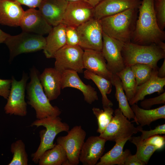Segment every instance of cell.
Segmentation results:
<instances>
[{"label": "cell", "instance_id": "cell-1", "mask_svg": "<svg viewBox=\"0 0 165 165\" xmlns=\"http://www.w3.org/2000/svg\"><path fill=\"white\" fill-rule=\"evenodd\" d=\"M154 0H142L131 42L140 45L156 44L165 49V32L159 28L154 8Z\"/></svg>", "mask_w": 165, "mask_h": 165}, {"label": "cell", "instance_id": "cell-2", "mask_svg": "<svg viewBox=\"0 0 165 165\" xmlns=\"http://www.w3.org/2000/svg\"><path fill=\"white\" fill-rule=\"evenodd\" d=\"M138 9L130 8L99 20L103 32L124 43L131 42L138 16Z\"/></svg>", "mask_w": 165, "mask_h": 165}, {"label": "cell", "instance_id": "cell-3", "mask_svg": "<svg viewBox=\"0 0 165 165\" xmlns=\"http://www.w3.org/2000/svg\"><path fill=\"white\" fill-rule=\"evenodd\" d=\"M39 75L35 66L31 69L30 81L26 87L27 103L34 109L37 119L58 116L61 112L57 106L50 104L40 82Z\"/></svg>", "mask_w": 165, "mask_h": 165}, {"label": "cell", "instance_id": "cell-4", "mask_svg": "<svg viewBox=\"0 0 165 165\" xmlns=\"http://www.w3.org/2000/svg\"><path fill=\"white\" fill-rule=\"evenodd\" d=\"M121 53L125 67L143 64L158 68V62L165 58V49L154 44L143 45L131 42L125 43Z\"/></svg>", "mask_w": 165, "mask_h": 165}, {"label": "cell", "instance_id": "cell-5", "mask_svg": "<svg viewBox=\"0 0 165 165\" xmlns=\"http://www.w3.org/2000/svg\"><path fill=\"white\" fill-rule=\"evenodd\" d=\"M31 126L37 127L43 126L46 128L40 131V145L36 152L31 155L32 161L35 164L38 163L39 158L45 151L54 146L53 141L57 135L62 132H68L69 129V125L62 122L59 116L37 119L31 123Z\"/></svg>", "mask_w": 165, "mask_h": 165}, {"label": "cell", "instance_id": "cell-6", "mask_svg": "<svg viewBox=\"0 0 165 165\" xmlns=\"http://www.w3.org/2000/svg\"><path fill=\"white\" fill-rule=\"evenodd\" d=\"M4 43L9 49V61L20 54L43 50L46 39L43 35L23 31L15 35H9Z\"/></svg>", "mask_w": 165, "mask_h": 165}, {"label": "cell", "instance_id": "cell-7", "mask_svg": "<svg viewBox=\"0 0 165 165\" xmlns=\"http://www.w3.org/2000/svg\"><path fill=\"white\" fill-rule=\"evenodd\" d=\"M114 113L111 121L99 136L106 141L116 142L130 138L139 132L142 127L140 126L135 127L119 108L116 109Z\"/></svg>", "mask_w": 165, "mask_h": 165}, {"label": "cell", "instance_id": "cell-8", "mask_svg": "<svg viewBox=\"0 0 165 165\" xmlns=\"http://www.w3.org/2000/svg\"><path fill=\"white\" fill-rule=\"evenodd\" d=\"M29 77L23 72L21 79L17 81L13 76L10 93L4 107L5 113L10 115L21 117L27 113V104L25 100V90Z\"/></svg>", "mask_w": 165, "mask_h": 165}, {"label": "cell", "instance_id": "cell-9", "mask_svg": "<svg viewBox=\"0 0 165 165\" xmlns=\"http://www.w3.org/2000/svg\"><path fill=\"white\" fill-rule=\"evenodd\" d=\"M84 50L79 46L65 45L55 54L54 68L61 73L64 71L72 70L78 73L83 72Z\"/></svg>", "mask_w": 165, "mask_h": 165}, {"label": "cell", "instance_id": "cell-10", "mask_svg": "<svg viewBox=\"0 0 165 165\" xmlns=\"http://www.w3.org/2000/svg\"><path fill=\"white\" fill-rule=\"evenodd\" d=\"M67 132V135L57 138V143L64 150L70 165H78L86 133L80 125L74 126Z\"/></svg>", "mask_w": 165, "mask_h": 165}, {"label": "cell", "instance_id": "cell-11", "mask_svg": "<svg viewBox=\"0 0 165 165\" xmlns=\"http://www.w3.org/2000/svg\"><path fill=\"white\" fill-rule=\"evenodd\" d=\"M76 29L79 38V46L82 49L101 51L103 31L99 20L93 18Z\"/></svg>", "mask_w": 165, "mask_h": 165}, {"label": "cell", "instance_id": "cell-12", "mask_svg": "<svg viewBox=\"0 0 165 165\" xmlns=\"http://www.w3.org/2000/svg\"><path fill=\"white\" fill-rule=\"evenodd\" d=\"M124 43L103 32L101 51L106 61L107 68L113 75L116 74L125 67L121 53Z\"/></svg>", "mask_w": 165, "mask_h": 165}, {"label": "cell", "instance_id": "cell-13", "mask_svg": "<svg viewBox=\"0 0 165 165\" xmlns=\"http://www.w3.org/2000/svg\"><path fill=\"white\" fill-rule=\"evenodd\" d=\"M94 7L88 2H68L61 23L76 28L94 18Z\"/></svg>", "mask_w": 165, "mask_h": 165}, {"label": "cell", "instance_id": "cell-14", "mask_svg": "<svg viewBox=\"0 0 165 165\" xmlns=\"http://www.w3.org/2000/svg\"><path fill=\"white\" fill-rule=\"evenodd\" d=\"M19 26L24 31L42 35L48 34L53 28L35 8L24 11Z\"/></svg>", "mask_w": 165, "mask_h": 165}, {"label": "cell", "instance_id": "cell-15", "mask_svg": "<svg viewBox=\"0 0 165 165\" xmlns=\"http://www.w3.org/2000/svg\"><path fill=\"white\" fill-rule=\"evenodd\" d=\"M141 0H103L94 8V18L100 20L130 8L138 9Z\"/></svg>", "mask_w": 165, "mask_h": 165}, {"label": "cell", "instance_id": "cell-16", "mask_svg": "<svg viewBox=\"0 0 165 165\" xmlns=\"http://www.w3.org/2000/svg\"><path fill=\"white\" fill-rule=\"evenodd\" d=\"M107 141L99 136L89 137L84 142L79 161L84 165H95L102 156Z\"/></svg>", "mask_w": 165, "mask_h": 165}, {"label": "cell", "instance_id": "cell-17", "mask_svg": "<svg viewBox=\"0 0 165 165\" xmlns=\"http://www.w3.org/2000/svg\"><path fill=\"white\" fill-rule=\"evenodd\" d=\"M61 89L72 87L77 89L82 93L84 100L91 104L98 100L97 92L90 85L85 84L80 79L78 72L70 70L64 71L61 73Z\"/></svg>", "mask_w": 165, "mask_h": 165}, {"label": "cell", "instance_id": "cell-18", "mask_svg": "<svg viewBox=\"0 0 165 165\" xmlns=\"http://www.w3.org/2000/svg\"><path fill=\"white\" fill-rule=\"evenodd\" d=\"M84 68L111 81L112 74L108 70L106 62L101 51L85 50L83 57Z\"/></svg>", "mask_w": 165, "mask_h": 165}, {"label": "cell", "instance_id": "cell-19", "mask_svg": "<svg viewBox=\"0 0 165 165\" xmlns=\"http://www.w3.org/2000/svg\"><path fill=\"white\" fill-rule=\"evenodd\" d=\"M68 2L66 0H42L38 10L53 27L61 23Z\"/></svg>", "mask_w": 165, "mask_h": 165}, {"label": "cell", "instance_id": "cell-20", "mask_svg": "<svg viewBox=\"0 0 165 165\" xmlns=\"http://www.w3.org/2000/svg\"><path fill=\"white\" fill-rule=\"evenodd\" d=\"M39 79L44 91L50 101L57 99L61 93V73L54 68L45 69Z\"/></svg>", "mask_w": 165, "mask_h": 165}, {"label": "cell", "instance_id": "cell-21", "mask_svg": "<svg viewBox=\"0 0 165 165\" xmlns=\"http://www.w3.org/2000/svg\"><path fill=\"white\" fill-rule=\"evenodd\" d=\"M24 11L14 0H0V24L10 27L20 26Z\"/></svg>", "mask_w": 165, "mask_h": 165}, {"label": "cell", "instance_id": "cell-22", "mask_svg": "<svg viewBox=\"0 0 165 165\" xmlns=\"http://www.w3.org/2000/svg\"><path fill=\"white\" fill-rule=\"evenodd\" d=\"M158 68L153 69L150 78L145 82L138 86L134 97L129 101L131 105L144 99L145 96L155 92L160 94L164 92L165 78H161L158 76Z\"/></svg>", "mask_w": 165, "mask_h": 165}, {"label": "cell", "instance_id": "cell-23", "mask_svg": "<svg viewBox=\"0 0 165 165\" xmlns=\"http://www.w3.org/2000/svg\"><path fill=\"white\" fill-rule=\"evenodd\" d=\"M66 25L61 23L53 27L46 38V44L43 52L47 58H54L56 52L66 45Z\"/></svg>", "mask_w": 165, "mask_h": 165}, {"label": "cell", "instance_id": "cell-24", "mask_svg": "<svg viewBox=\"0 0 165 165\" xmlns=\"http://www.w3.org/2000/svg\"><path fill=\"white\" fill-rule=\"evenodd\" d=\"M135 116L133 122L142 127L149 126L153 122L165 119V105L153 109H146L140 108L137 104L131 105Z\"/></svg>", "mask_w": 165, "mask_h": 165}, {"label": "cell", "instance_id": "cell-25", "mask_svg": "<svg viewBox=\"0 0 165 165\" xmlns=\"http://www.w3.org/2000/svg\"><path fill=\"white\" fill-rule=\"evenodd\" d=\"M38 163L39 165H70L64 150L57 144L42 154Z\"/></svg>", "mask_w": 165, "mask_h": 165}, {"label": "cell", "instance_id": "cell-26", "mask_svg": "<svg viewBox=\"0 0 165 165\" xmlns=\"http://www.w3.org/2000/svg\"><path fill=\"white\" fill-rule=\"evenodd\" d=\"M83 73L84 78L92 80L98 88L102 96L103 108L112 107L113 104L107 96V94H110L112 91V85L111 81L87 70L84 71Z\"/></svg>", "mask_w": 165, "mask_h": 165}, {"label": "cell", "instance_id": "cell-27", "mask_svg": "<svg viewBox=\"0 0 165 165\" xmlns=\"http://www.w3.org/2000/svg\"><path fill=\"white\" fill-rule=\"evenodd\" d=\"M116 141L113 147L100 158L96 165H123V149L124 145L130 138Z\"/></svg>", "mask_w": 165, "mask_h": 165}, {"label": "cell", "instance_id": "cell-28", "mask_svg": "<svg viewBox=\"0 0 165 165\" xmlns=\"http://www.w3.org/2000/svg\"><path fill=\"white\" fill-rule=\"evenodd\" d=\"M116 89L115 97L119 104V108L129 120L134 119V114L130 106L128 101L123 89L121 80L116 74L112 75L111 80Z\"/></svg>", "mask_w": 165, "mask_h": 165}, {"label": "cell", "instance_id": "cell-29", "mask_svg": "<svg viewBox=\"0 0 165 165\" xmlns=\"http://www.w3.org/2000/svg\"><path fill=\"white\" fill-rule=\"evenodd\" d=\"M119 78L128 102L134 97L138 85L130 66H126L116 74Z\"/></svg>", "mask_w": 165, "mask_h": 165}, {"label": "cell", "instance_id": "cell-30", "mask_svg": "<svg viewBox=\"0 0 165 165\" xmlns=\"http://www.w3.org/2000/svg\"><path fill=\"white\" fill-rule=\"evenodd\" d=\"M129 140L136 146L137 151L135 154L137 157L146 164L154 153L158 150L156 147L145 143L140 136L131 137Z\"/></svg>", "mask_w": 165, "mask_h": 165}, {"label": "cell", "instance_id": "cell-31", "mask_svg": "<svg viewBox=\"0 0 165 165\" xmlns=\"http://www.w3.org/2000/svg\"><path fill=\"white\" fill-rule=\"evenodd\" d=\"M10 151L13 155L12 160L8 165H27L28 158L24 142L21 139L13 142Z\"/></svg>", "mask_w": 165, "mask_h": 165}, {"label": "cell", "instance_id": "cell-32", "mask_svg": "<svg viewBox=\"0 0 165 165\" xmlns=\"http://www.w3.org/2000/svg\"><path fill=\"white\" fill-rule=\"evenodd\" d=\"M103 110L94 107L92 111L97 118L98 128L97 132L101 134L111 121L113 116L114 110L112 107L103 108Z\"/></svg>", "mask_w": 165, "mask_h": 165}, {"label": "cell", "instance_id": "cell-33", "mask_svg": "<svg viewBox=\"0 0 165 165\" xmlns=\"http://www.w3.org/2000/svg\"><path fill=\"white\" fill-rule=\"evenodd\" d=\"M130 67L138 86L145 82L150 78L155 68L149 65L143 64H136Z\"/></svg>", "mask_w": 165, "mask_h": 165}, {"label": "cell", "instance_id": "cell-34", "mask_svg": "<svg viewBox=\"0 0 165 165\" xmlns=\"http://www.w3.org/2000/svg\"><path fill=\"white\" fill-rule=\"evenodd\" d=\"M154 8L158 26L163 31L165 27V0H154Z\"/></svg>", "mask_w": 165, "mask_h": 165}, {"label": "cell", "instance_id": "cell-35", "mask_svg": "<svg viewBox=\"0 0 165 165\" xmlns=\"http://www.w3.org/2000/svg\"><path fill=\"white\" fill-rule=\"evenodd\" d=\"M66 45L71 46H79V38L76 28L67 26L65 29Z\"/></svg>", "mask_w": 165, "mask_h": 165}, {"label": "cell", "instance_id": "cell-36", "mask_svg": "<svg viewBox=\"0 0 165 165\" xmlns=\"http://www.w3.org/2000/svg\"><path fill=\"white\" fill-rule=\"evenodd\" d=\"M160 104H165V92L157 97L143 99L141 102L140 105L143 108L149 109L154 105Z\"/></svg>", "mask_w": 165, "mask_h": 165}, {"label": "cell", "instance_id": "cell-37", "mask_svg": "<svg viewBox=\"0 0 165 165\" xmlns=\"http://www.w3.org/2000/svg\"><path fill=\"white\" fill-rule=\"evenodd\" d=\"M139 132L141 133L140 136L142 140L146 139L152 136L161 134H165V124H163L159 125L156 127L154 129L149 130H143L142 127L139 130Z\"/></svg>", "mask_w": 165, "mask_h": 165}, {"label": "cell", "instance_id": "cell-38", "mask_svg": "<svg viewBox=\"0 0 165 165\" xmlns=\"http://www.w3.org/2000/svg\"><path fill=\"white\" fill-rule=\"evenodd\" d=\"M123 165H145L146 164L140 160L136 154H131L130 151L126 149L123 151Z\"/></svg>", "mask_w": 165, "mask_h": 165}, {"label": "cell", "instance_id": "cell-39", "mask_svg": "<svg viewBox=\"0 0 165 165\" xmlns=\"http://www.w3.org/2000/svg\"><path fill=\"white\" fill-rule=\"evenodd\" d=\"M143 140L145 143L156 147L158 150L163 148L165 144V136L159 135L152 136Z\"/></svg>", "mask_w": 165, "mask_h": 165}, {"label": "cell", "instance_id": "cell-40", "mask_svg": "<svg viewBox=\"0 0 165 165\" xmlns=\"http://www.w3.org/2000/svg\"><path fill=\"white\" fill-rule=\"evenodd\" d=\"M12 79H0V96L7 99L9 96L11 86Z\"/></svg>", "mask_w": 165, "mask_h": 165}, {"label": "cell", "instance_id": "cell-41", "mask_svg": "<svg viewBox=\"0 0 165 165\" xmlns=\"http://www.w3.org/2000/svg\"><path fill=\"white\" fill-rule=\"evenodd\" d=\"M21 5H25L30 8L38 7L42 0H14Z\"/></svg>", "mask_w": 165, "mask_h": 165}, {"label": "cell", "instance_id": "cell-42", "mask_svg": "<svg viewBox=\"0 0 165 165\" xmlns=\"http://www.w3.org/2000/svg\"><path fill=\"white\" fill-rule=\"evenodd\" d=\"M157 75L158 77L161 78H165V58L161 67L158 68Z\"/></svg>", "mask_w": 165, "mask_h": 165}, {"label": "cell", "instance_id": "cell-43", "mask_svg": "<svg viewBox=\"0 0 165 165\" xmlns=\"http://www.w3.org/2000/svg\"><path fill=\"white\" fill-rule=\"evenodd\" d=\"M9 35L0 29V44L4 43L6 39Z\"/></svg>", "mask_w": 165, "mask_h": 165}, {"label": "cell", "instance_id": "cell-44", "mask_svg": "<svg viewBox=\"0 0 165 165\" xmlns=\"http://www.w3.org/2000/svg\"><path fill=\"white\" fill-rule=\"evenodd\" d=\"M102 0H87L88 2L94 8Z\"/></svg>", "mask_w": 165, "mask_h": 165}, {"label": "cell", "instance_id": "cell-45", "mask_svg": "<svg viewBox=\"0 0 165 165\" xmlns=\"http://www.w3.org/2000/svg\"><path fill=\"white\" fill-rule=\"evenodd\" d=\"M66 0L68 1V2H73V1H79V0H83V1H86L88 2L87 0Z\"/></svg>", "mask_w": 165, "mask_h": 165}]
</instances>
